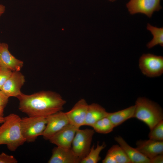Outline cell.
I'll return each instance as SVG.
<instances>
[{
  "instance_id": "6da1fadb",
  "label": "cell",
  "mask_w": 163,
  "mask_h": 163,
  "mask_svg": "<svg viewBox=\"0 0 163 163\" xmlns=\"http://www.w3.org/2000/svg\"><path fill=\"white\" fill-rule=\"evenodd\" d=\"M19 109L29 117L47 116L61 111L66 101L59 94L43 91L30 95L22 93L17 97Z\"/></svg>"
},
{
  "instance_id": "7a4b0ae2",
  "label": "cell",
  "mask_w": 163,
  "mask_h": 163,
  "mask_svg": "<svg viewBox=\"0 0 163 163\" xmlns=\"http://www.w3.org/2000/svg\"><path fill=\"white\" fill-rule=\"evenodd\" d=\"M21 120L18 115L10 113L5 117L0 126V145H6L11 151H15L26 142L21 132Z\"/></svg>"
},
{
  "instance_id": "3957f363",
  "label": "cell",
  "mask_w": 163,
  "mask_h": 163,
  "mask_svg": "<svg viewBox=\"0 0 163 163\" xmlns=\"http://www.w3.org/2000/svg\"><path fill=\"white\" fill-rule=\"evenodd\" d=\"M135 106L134 117L146 124L150 130L163 120L162 110L154 102L144 97H139Z\"/></svg>"
},
{
  "instance_id": "277c9868",
  "label": "cell",
  "mask_w": 163,
  "mask_h": 163,
  "mask_svg": "<svg viewBox=\"0 0 163 163\" xmlns=\"http://www.w3.org/2000/svg\"><path fill=\"white\" fill-rule=\"evenodd\" d=\"M46 117L28 116L21 118V132L26 142H33L38 136H42L46 124Z\"/></svg>"
},
{
  "instance_id": "5b68a950",
  "label": "cell",
  "mask_w": 163,
  "mask_h": 163,
  "mask_svg": "<svg viewBox=\"0 0 163 163\" xmlns=\"http://www.w3.org/2000/svg\"><path fill=\"white\" fill-rule=\"evenodd\" d=\"M94 133V129H80L79 128L76 131L72 149L81 160L86 156L90 150Z\"/></svg>"
},
{
  "instance_id": "8992f818",
  "label": "cell",
  "mask_w": 163,
  "mask_h": 163,
  "mask_svg": "<svg viewBox=\"0 0 163 163\" xmlns=\"http://www.w3.org/2000/svg\"><path fill=\"white\" fill-rule=\"evenodd\" d=\"M139 66L142 73L149 77H158L163 73V57L150 53L140 57Z\"/></svg>"
},
{
  "instance_id": "52a82bcc",
  "label": "cell",
  "mask_w": 163,
  "mask_h": 163,
  "mask_svg": "<svg viewBox=\"0 0 163 163\" xmlns=\"http://www.w3.org/2000/svg\"><path fill=\"white\" fill-rule=\"evenodd\" d=\"M126 6L131 14L140 13L150 18L154 12L162 8L160 0H130Z\"/></svg>"
},
{
  "instance_id": "ba28073f",
  "label": "cell",
  "mask_w": 163,
  "mask_h": 163,
  "mask_svg": "<svg viewBox=\"0 0 163 163\" xmlns=\"http://www.w3.org/2000/svg\"><path fill=\"white\" fill-rule=\"evenodd\" d=\"M46 124L42 136L49 140L55 134L69 123L66 112L61 111L46 117Z\"/></svg>"
},
{
  "instance_id": "9c48e42d",
  "label": "cell",
  "mask_w": 163,
  "mask_h": 163,
  "mask_svg": "<svg viewBox=\"0 0 163 163\" xmlns=\"http://www.w3.org/2000/svg\"><path fill=\"white\" fill-rule=\"evenodd\" d=\"M78 129L69 123L53 135L49 140L51 143L57 146L71 148L73 140Z\"/></svg>"
},
{
  "instance_id": "30bf717a",
  "label": "cell",
  "mask_w": 163,
  "mask_h": 163,
  "mask_svg": "<svg viewBox=\"0 0 163 163\" xmlns=\"http://www.w3.org/2000/svg\"><path fill=\"white\" fill-rule=\"evenodd\" d=\"M25 81L24 76L20 71L12 72L0 90L9 97H17L22 93L21 89Z\"/></svg>"
},
{
  "instance_id": "8fae6325",
  "label": "cell",
  "mask_w": 163,
  "mask_h": 163,
  "mask_svg": "<svg viewBox=\"0 0 163 163\" xmlns=\"http://www.w3.org/2000/svg\"><path fill=\"white\" fill-rule=\"evenodd\" d=\"M88 105L85 99H81L71 110L66 112L69 123L78 128L84 126Z\"/></svg>"
},
{
  "instance_id": "7c38bea8",
  "label": "cell",
  "mask_w": 163,
  "mask_h": 163,
  "mask_svg": "<svg viewBox=\"0 0 163 163\" xmlns=\"http://www.w3.org/2000/svg\"><path fill=\"white\" fill-rule=\"evenodd\" d=\"M81 159L75 154L72 148H65L57 146L52 150L49 163H79Z\"/></svg>"
},
{
  "instance_id": "4fadbf2b",
  "label": "cell",
  "mask_w": 163,
  "mask_h": 163,
  "mask_svg": "<svg viewBox=\"0 0 163 163\" xmlns=\"http://www.w3.org/2000/svg\"><path fill=\"white\" fill-rule=\"evenodd\" d=\"M136 144V149L149 159L158 155L163 154V141H155L150 139L139 140Z\"/></svg>"
},
{
  "instance_id": "5bb4252c",
  "label": "cell",
  "mask_w": 163,
  "mask_h": 163,
  "mask_svg": "<svg viewBox=\"0 0 163 163\" xmlns=\"http://www.w3.org/2000/svg\"><path fill=\"white\" fill-rule=\"evenodd\" d=\"M8 44L2 43L0 47V66L8 69L12 72L20 71L23 62L16 58L10 52Z\"/></svg>"
},
{
  "instance_id": "9a60e30c",
  "label": "cell",
  "mask_w": 163,
  "mask_h": 163,
  "mask_svg": "<svg viewBox=\"0 0 163 163\" xmlns=\"http://www.w3.org/2000/svg\"><path fill=\"white\" fill-rule=\"evenodd\" d=\"M115 140L124 150L132 163H150V160L130 146L120 136H116Z\"/></svg>"
},
{
  "instance_id": "2e32d148",
  "label": "cell",
  "mask_w": 163,
  "mask_h": 163,
  "mask_svg": "<svg viewBox=\"0 0 163 163\" xmlns=\"http://www.w3.org/2000/svg\"><path fill=\"white\" fill-rule=\"evenodd\" d=\"M108 113L97 104L94 103L88 105L84 126H92L96 122L106 117Z\"/></svg>"
},
{
  "instance_id": "e0dca14e",
  "label": "cell",
  "mask_w": 163,
  "mask_h": 163,
  "mask_svg": "<svg viewBox=\"0 0 163 163\" xmlns=\"http://www.w3.org/2000/svg\"><path fill=\"white\" fill-rule=\"evenodd\" d=\"M135 106L112 113H108L107 116L110 120L114 127L120 125L127 120L134 118Z\"/></svg>"
},
{
  "instance_id": "ac0fdd59",
  "label": "cell",
  "mask_w": 163,
  "mask_h": 163,
  "mask_svg": "<svg viewBox=\"0 0 163 163\" xmlns=\"http://www.w3.org/2000/svg\"><path fill=\"white\" fill-rule=\"evenodd\" d=\"M147 29L150 31L153 36L152 40L147 44L146 45L147 47L149 49H150L158 45H160L161 46H163V27H157L148 23Z\"/></svg>"
},
{
  "instance_id": "d6986e66",
  "label": "cell",
  "mask_w": 163,
  "mask_h": 163,
  "mask_svg": "<svg viewBox=\"0 0 163 163\" xmlns=\"http://www.w3.org/2000/svg\"><path fill=\"white\" fill-rule=\"evenodd\" d=\"M106 146L105 142L100 145L99 142L95 148L94 145L91 147L90 150L86 156L81 160V163H97L101 159L99 155L101 152Z\"/></svg>"
},
{
  "instance_id": "ffe728a7",
  "label": "cell",
  "mask_w": 163,
  "mask_h": 163,
  "mask_svg": "<svg viewBox=\"0 0 163 163\" xmlns=\"http://www.w3.org/2000/svg\"><path fill=\"white\" fill-rule=\"evenodd\" d=\"M91 127L94 131L102 134H107L111 132L115 127L107 117H104L96 122Z\"/></svg>"
},
{
  "instance_id": "44dd1931",
  "label": "cell",
  "mask_w": 163,
  "mask_h": 163,
  "mask_svg": "<svg viewBox=\"0 0 163 163\" xmlns=\"http://www.w3.org/2000/svg\"><path fill=\"white\" fill-rule=\"evenodd\" d=\"M107 152L113 157L117 163H132L124 150L119 145H113Z\"/></svg>"
},
{
  "instance_id": "7402d4cb",
  "label": "cell",
  "mask_w": 163,
  "mask_h": 163,
  "mask_svg": "<svg viewBox=\"0 0 163 163\" xmlns=\"http://www.w3.org/2000/svg\"><path fill=\"white\" fill-rule=\"evenodd\" d=\"M148 136L149 139L155 141H163V120L158 122L150 130Z\"/></svg>"
},
{
  "instance_id": "603a6c76",
  "label": "cell",
  "mask_w": 163,
  "mask_h": 163,
  "mask_svg": "<svg viewBox=\"0 0 163 163\" xmlns=\"http://www.w3.org/2000/svg\"><path fill=\"white\" fill-rule=\"evenodd\" d=\"M12 72L11 70L0 66V90Z\"/></svg>"
},
{
  "instance_id": "cb8c5ba5",
  "label": "cell",
  "mask_w": 163,
  "mask_h": 163,
  "mask_svg": "<svg viewBox=\"0 0 163 163\" xmlns=\"http://www.w3.org/2000/svg\"><path fill=\"white\" fill-rule=\"evenodd\" d=\"M18 161L12 155H8L4 152L0 154V163H17Z\"/></svg>"
},
{
  "instance_id": "d4e9b609",
  "label": "cell",
  "mask_w": 163,
  "mask_h": 163,
  "mask_svg": "<svg viewBox=\"0 0 163 163\" xmlns=\"http://www.w3.org/2000/svg\"><path fill=\"white\" fill-rule=\"evenodd\" d=\"M9 97L0 90V106L5 107L7 104Z\"/></svg>"
},
{
  "instance_id": "484cf974",
  "label": "cell",
  "mask_w": 163,
  "mask_h": 163,
  "mask_svg": "<svg viewBox=\"0 0 163 163\" xmlns=\"http://www.w3.org/2000/svg\"><path fill=\"white\" fill-rule=\"evenodd\" d=\"M103 163H117V162L111 154L107 153L106 155L104 158L102 160Z\"/></svg>"
},
{
  "instance_id": "4316f807",
  "label": "cell",
  "mask_w": 163,
  "mask_h": 163,
  "mask_svg": "<svg viewBox=\"0 0 163 163\" xmlns=\"http://www.w3.org/2000/svg\"><path fill=\"white\" fill-rule=\"evenodd\" d=\"M163 154L158 155L149 159L150 163H162L163 162Z\"/></svg>"
},
{
  "instance_id": "83f0119b",
  "label": "cell",
  "mask_w": 163,
  "mask_h": 163,
  "mask_svg": "<svg viewBox=\"0 0 163 163\" xmlns=\"http://www.w3.org/2000/svg\"><path fill=\"white\" fill-rule=\"evenodd\" d=\"M5 10V6L3 5L0 4V17L4 13Z\"/></svg>"
},
{
  "instance_id": "f1b7e54d",
  "label": "cell",
  "mask_w": 163,
  "mask_h": 163,
  "mask_svg": "<svg viewBox=\"0 0 163 163\" xmlns=\"http://www.w3.org/2000/svg\"><path fill=\"white\" fill-rule=\"evenodd\" d=\"M4 107L0 106V117H3Z\"/></svg>"
},
{
  "instance_id": "f546056e",
  "label": "cell",
  "mask_w": 163,
  "mask_h": 163,
  "mask_svg": "<svg viewBox=\"0 0 163 163\" xmlns=\"http://www.w3.org/2000/svg\"><path fill=\"white\" fill-rule=\"evenodd\" d=\"M5 120V117H0V124L3 123Z\"/></svg>"
},
{
  "instance_id": "4dcf8cb0",
  "label": "cell",
  "mask_w": 163,
  "mask_h": 163,
  "mask_svg": "<svg viewBox=\"0 0 163 163\" xmlns=\"http://www.w3.org/2000/svg\"><path fill=\"white\" fill-rule=\"evenodd\" d=\"M108 0L111 2H113L116 1V0Z\"/></svg>"
},
{
  "instance_id": "1f68e13d",
  "label": "cell",
  "mask_w": 163,
  "mask_h": 163,
  "mask_svg": "<svg viewBox=\"0 0 163 163\" xmlns=\"http://www.w3.org/2000/svg\"><path fill=\"white\" fill-rule=\"evenodd\" d=\"M1 43H0V46H1Z\"/></svg>"
}]
</instances>
